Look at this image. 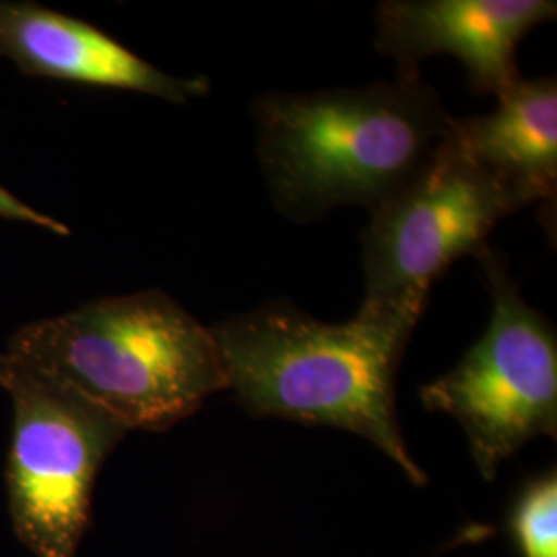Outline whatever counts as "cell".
<instances>
[{
	"label": "cell",
	"instance_id": "3957f363",
	"mask_svg": "<svg viewBox=\"0 0 557 557\" xmlns=\"http://www.w3.org/2000/svg\"><path fill=\"white\" fill-rule=\"evenodd\" d=\"M2 358L89 400L126 432H165L227 391L211 326L160 289L25 324Z\"/></svg>",
	"mask_w": 557,
	"mask_h": 557
},
{
	"label": "cell",
	"instance_id": "6da1fadb",
	"mask_svg": "<svg viewBox=\"0 0 557 557\" xmlns=\"http://www.w3.org/2000/svg\"><path fill=\"white\" fill-rule=\"evenodd\" d=\"M252 116L271 197L299 221L345 205L374 211L432 161L455 122L419 71L358 89L264 94Z\"/></svg>",
	"mask_w": 557,
	"mask_h": 557
},
{
	"label": "cell",
	"instance_id": "30bf717a",
	"mask_svg": "<svg viewBox=\"0 0 557 557\" xmlns=\"http://www.w3.org/2000/svg\"><path fill=\"white\" fill-rule=\"evenodd\" d=\"M510 539L520 557H557V475L531 479L517 496L508 518Z\"/></svg>",
	"mask_w": 557,
	"mask_h": 557
},
{
	"label": "cell",
	"instance_id": "8992f818",
	"mask_svg": "<svg viewBox=\"0 0 557 557\" xmlns=\"http://www.w3.org/2000/svg\"><path fill=\"white\" fill-rule=\"evenodd\" d=\"M13 400L7 494L15 533L38 557H73L89 527L101 465L128 434L119 421L52 380L0 356Z\"/></svg>",
	"mask_w": 557,
	"mask_h": 557
},
{
	"label": "cell",
	"instance_id": "7a4b0ae2",
	"mask_svg": "<svg viewBox=\"0 0 557 557\" xmlns=\"http://www.w3.org/2000/svg\"><path fill=\"white\" fill-rule=\"evenodd\" d=\"M416 326L359 310L326 324L294 306H262L211 326L227 388L255 418L337 428L372 442L416 485L428 475L397 418L398 366Z\"/></svg>",
	"mask_w": 557,
	"mask_h": 557
},
{
	"label": "cell",
	"instance_id": "52a82bcc",
	"mask_svg": "<svg viewBox=\"0 0 557 557\" xmlns=\"http://www.w3.org/2000/svg\"><path fill=\"white\" fill-rule=\"evenodd\" d=\"M556 17L549 0H388L379 9L376 48L400 71L432 54L457 57L475 94H506L518 77L517 48Z\"/></svg>",
	"mask_w": 557,
	"mask_h": 557
},
{
	"label": "cell",
	"instance_id": "8fae6325",
	"mask_svg": "<svg viewBox=\"0 0 557 557\" xmlns=\"http://www.w3.org/2000/svg\"><path fill=\"white\" fill-rule=\"evenodd\" d=\"M0 218L23 221V223H29V225H38V227H44V230H50V232H54L59 236H69V227L64 223H60V221L52 220V218L44 215L40 211H36L27 202L13 197L2 186H0Z\"/></svg>",
	"mask_w": 557,
	"mask_h": 557
},
{
	"label": "cell",
	"instance_id": "5b68a950",
	"mask_svg": "<svg viewBox=\"0 0 557 557\" xmlns=\"http://www.w3.org/2000/svg\"><path fill=\"white\" fill-rule=\"evenodd\" d=\"M494 299L485 335L450 372L421 386L428 411L462 428L485 481L539 436H557V338L554 326L518 292L504 262L479 255Z\"/></svg>",
	"mask_w": 557,
	"mask_h": 557
},
{
	"label": "cell",
	"instance_id": "ba28073f",
	"mask_svg": "<svg viewBox=\"0 0 557 557\" xmlns=\"http://www.w3.org/2000/svg\"><path fill=\"white\" fill-rule=\"evenodd\" d=\"M0 57L32 77L126 89L172 103L209 91L205 77L168 75L98 27L36 2L0 0Z\"/></svg>",
	"mask_w": 557,
	"mask_h": 557
},
{
	"label": "cell",
	"instance_id": "9c48e42d",
	"mask_svg": "<svg viewBox=\"0 0 557 557\" xmlns=\"http://www.w3.org/2000/svg\"><path fill=\"white\" fill-rule=\"evenodd\" d=\"M492 114L453 122L460 149L522 205L554 202L557 190V85L518 79Z\"/></svg>",
	"mask_w": 557,
	"mask_h": 557
},
{
	"label": "cell",
	"instance_id": "277c9868",
	"mask_svg": "<svg viewBox=\"0 0 557 557\" xmlns=\"http://www.w3.org/2000/svg\"><path fill=\"white\" fill-rule=\"evenodd\" d=\"M522 207L460 149L450 131L418 176L370 211L359 310L418 326L440 275L460 257L483 255L492 230Z\"/></svg>",
	"mask_w": 557,
	"mask_h": 557
}]
</instances>
